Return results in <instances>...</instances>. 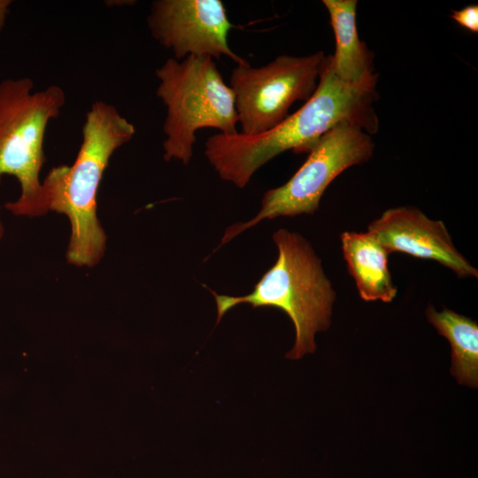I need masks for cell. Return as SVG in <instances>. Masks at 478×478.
I'll return each mask as SVG.
<instances>
[{
  "label": "cell",
  "mask_w": 478,
  "mask_h": 478,
  "mask_svg": "<svg viewBox=\"0 0 478 478\" xmlns=\"http://www.w3.org/2000/svg\"><path fill=\"white\" fill-rule=\"evenodd\" d=\"M135 134V126L114 105L93 102L73 163L52 167L42 181L48 212L69 220L66 260L74 266H96L104 256L107 235L97 217L98 189L112 156Z\"/></svg>",
  "instance_id": "cell-1"
},
{
  "label": "cell",
  "mask_w": 478,
  "mask_h": 478,
  "mask_svg": "<svg viewBox=\"0 0 478 478\" xmlns=\"http://www.w3.org/2000/svg\"><path fill=\"white\" fill-rule=\"evenodd\" d=\"M273 240L278 251L277 259L251 293L233 297L210 289L216 302V323L241 304L281 309L291 319L296 332L294 346L286 358L298 359L315 351L316 333L329 328L336 292L320 258L304 236L280 228L274 233Z\"/></svg>",
  "instance_id": "cell-2"
},
{
  "label": "cell",
  "mask_w": 478,
  "mask_h": 478,
  "mask_svg": "<svg viewBox=\"0 0 478 478\" xmlns=\"http://www.w3.org/2000/svg\"><path fill=\"white\" fill-rule=\"evenodd\" d=\"M28 77L0 81V183L17 179L19 197L4 207L15 216L42 217L46 208L41 170L46 161L43 143L49 123L57 119L66 96L58 85L35 91Z\"/></svg>",
  "instance_id": "cell-3"
},
{
  "label": "cell",
  "mask_w": 478,
  "mask_h": 478,
  "mask_svg": "<svg viewBox=\"0 0 478 478\" xmlns=\"http://www.w3.org/2000/svg\"><path fill=\"white\" fill-rule=\"evenodd\" d=\"M157 96L166 106L164 159L187 166L193 155L196 132L204 127L235 135V96L210 57L170 58L156 69Z\"/></svg>",
  "instance_id": "cell-4"
},
{
  "label": "cell",
  "mask_w": 478,
  "mask_h": 478,
  "mask_svg": "<svg viewBox=\"0 0 478 478\" xmlns=\"http://www.w3.org/2000/svg\"><path fill=\"white\" fill-rule=\"evenodd\" d=\"M374 150V143L363 129L348 123L334 127L311 146L307 159L286 183L264 194L256 216L226 228L217 249L264 220L313 214L333 180L368 161Z\"/></svg>",
  "instance_id": "cell-5"
},
{
  "label": "cell",
  "mask_w": 478,
  "mask_h": 478,
  "mask_svg": "<svg viewBox=\"0 0 478 478\" xmlns=\"http://www.w3.org/2000/svg\"><path fill=\"white\" fill-rule=\"evenodd\" d=\"M340 120V109L334 99L315 92L299 110L265 133L210 136L204 155L222 180L243 189L261 166L279 154L288 150L308 153Z\"/></svg>",
  "instance_id": "cell-6"
},
{
  "label": "cell",
  "mask_w": 478,
  "mask_h": 478,
  "mask_svg": "<svg viewBox=\"0 0 478 478\" xmlns=\"http://www.w3.org/2000/svg\"><path fill=\"white\" fill-rule=\"evenodd\" d=\"M322 51L304 57L281 55L255 67L236 65L229 87L235 96L240 134L256 135L282 122L296 101L314 93L325 58Z\"/></svg>",
  "instance_id": "cell-7"
},
{
  "label": "cell",
  "mask_w": 478,
  "mask_h": 478,
  "mask_svg": "<svg viewBox=\"0 0 478 478\" xmlns=\"http://www.w3.org/2000/svg\"><path fill=\"white\" fill-rule=\"evenodd\" d=\"M147 26L153 39L177 60L188 56L212 59L226 56L236 65L248 63L229 47L227 36L233 24L220 0H156Z\"/></svg>",
  "instance_id": "cell-8"
},
{
  "label": "cell",
  "mask_w": 478,
  "mask_h": 478,
  "mask_svg": "<svg viewBox=\"0 0 478 478\" xmlns=\"http://www.w3.org/2000/svg\"><path fill=\"white\" fill-rule=\"evenodd\" d=\"M388 251L435 260L459 278H477V269L456 248L442 220L428 218L420 209L406 205L389 208L367 227Z\"/></svg>",
  "instance_id": "cell-9"
},
{
  "label": "cell",
  "mask_w": 478,
  "mask_h": 478,
  "mask_svg": "<svg viewBox=\"0 0 478 478\" xmlns=\"http://www.w3.org/2000/svg\"><path fill=\"white\" fill-rule=\"evenodd\" d=\"M343 255L359 297L364 301L392 302L397 294L388 266V251L368 231H344Z\"/></svg>",
  "instance_id": "cell-10"
},
{
  "label": "cell",
  "mask_w": 478,
  "mask_h": 478,
  "mask_svg": "<svg viewBox=\"0 0 478 478\" xmlns=\"http://www.w3.org/2000/svg\"><path fill=\"white\" fill-rule=\"evenodd\" d=\"M335 37V51L330 55L335 74L349 83H361L376 76L374 54L358 35L357 0H323Z\"/></svg>",
  "instance_id": "cell-11"
},
{
  "label": "cell",
  "mask_w": 478,
  "mask_h": 478,
  "mask_svg": "<svg viewBox=\"0 0 478 478\" xmlns=\"http://www.w3.org/2000/svg\"><path fill=\"white\" fill-rule=\"evenodd\" d=\"M428 320L448 339L451 347V374L460 384L478 385V325L472 319L432 305L425 310Z\"/></svg>",
  "instance_id": "cell-12"
},
{
  "label": "cell",
  "mask_w": 478,
  "mask_h": 478,
  "mask_svg": "<svg viewBox=\"0 0 478 478\" xmlns=\"http://www.w3.org/2000/svg\"><path fill=\"white\" fill-rule=\"evenodd\" d=\"M451 18L466 29L473 33L478 32V6L476 4L453 11Z\"/></svg>",
  "instance_id": "cell-13"
},
{
  "label": "cell",
  "mask_w": 478,
  "mask_h": 478,
  "mask_svg": "<svg viewBox=\"0 0 478 478\" xmlns=\"http://www.w3.org/2000/svg\"><path fill=\"white\" fill-rule=\"evenodd\" d=\"M12 4L11 0H0V32L5 25L7 15L10 12V7Z\"/></svg>",
  "instance_id": "cell-14"
},
{
  "label": "cell",
  "mask_w": 478,
  "mask_h": 478,
  "mask_svg": "<svg viewBox=\"0 0 478 478\" xmlns=\"http://www.w3.org/2000/svg\"><path fill=\"white\" fill-rule=\"evenodd\" d=\"M0 212H1V208H0ZM4 232H5L4 226L0 216V243L4 239Z\"/></svg>",
  "instance_id": "cell-15"
}]
</instances>
